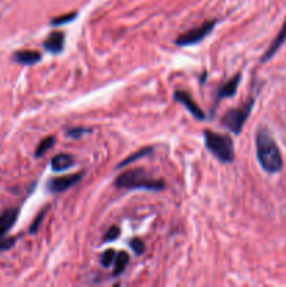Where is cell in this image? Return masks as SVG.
<instances>
[{"label":"cell","instance_id":"1","mask_svg":"<svg viewBox=\"0 0 286 287\" xmlns=\"http://www.w3.org/2000/svg\"><path fill=\"white\" fill-rule=\"evenodd\" d=\"M256 149H257V158L260 164L269 174H276L282 170L283 160L276 146L274 137L267 129H260L256 135Z\"/></svg>","mask_w":286,"mask_h":287},{"label":"cell","instance_id":"2","mask_svg":"<svg viewBox=\"0 0 286 287\" xmlns=\"http://www.w3.org/2000/svg\"><path fill=\"white\" fill-rule=\"evenodd\" d=\"M115 187L123 189H146V191H163L166 188L162 180L149 176L146 171L142 168H135L122 172L115 180Z\"/></svg>","mask_w":286,"mask_h":287},{"label":"cell","instance_id":"3","mask_svg":"<svg viewBox=\"0 0 286 287\" xmlns=\"http://www.w3.org/2000/svg\"><path fill=\"white\" fill-rule=\"evenodd\" d=\"M205 145L209 150L212 156L222 161V163H232L234 160V146L232 139L222 133H216L212 130H205L204 132Z\"/></svg>","mask_w":286,"mask_h":287},{"label":"cell","instance_id":"4","mask_svg":"<svg viewBox=\"0 0 286 287\" xmlns=\"http://www.w3.org/2000/svg\"><path fill=\"white\" fill-rule=\"evenodd\" d=\"M254 98L244 102L243 105L236 108V110H229L222 118V125L225 128H228L230 132H233L234 135H240V132L244 126L245 121L248 119L250 114H251L252 108H254Z\"/></svg>","mask_w":286,"mask_h":287},{"label":"cell","instance_id":"5","mask_svg":"<svg viewBox=\"0 0 286 287\" xmlns=\"http://www.w3.org/2000/svg\"><path fill=\"white\" fill-rule=\"evenodd\" d=\"M217 24V20H212V21H206L202 25H199L197 28L189 29L187 32H184L181 35L175 40V44L180 47H189V45H195L202 40H205L206 37L209 35L210 32L213 31L215 25Z\"/></svg>","mask_w":286,"mask_h":287},{"label":"cell","instance_id":"6","mask_svg":"<svg viewBox=\"0 0 286 287\" xmlns=\"http://www.w3.org/2000/svg\"><path fill=\"white\" fill-rule=\"evenodd\" d=\"M82 178L83 172H77V174H73V175L56 176V178H52V180L48 181V189H49L51 192H55V194L65 192V191H68V189L73 187V185H76L77 182L80 181Z\"/></svg>","mask_w":286,"mask_h":287},{"label":"cell","instance_id":"7","mask_svg":"<svg viewBox=\"0 0 286 287\" xmlns=\"http://www.w3.org/2000/svg\"><path fill=\"white\" fill-rule=\"evenodd\" d=\"M174 100L185 106L188 111L191 112V115H193V117H195L197 119H199V121H204L205 119L204 111L201 110V106H199L198 104L194 101L193 97H191L187 91H181V90H180V91H175Z\"/></svg>","mask_w":286,"mask_h":287},{"label":"cell","instance_id":"8","mask_svg":"<svg viewBox=\"0 0 286 287\" xmlns=\"http://www.w3.org/2000/svg\"><path fill=\"white\" fill-rule=\"evenodd\" d=\"M286 41V20L283 25H282V28L280 31L278 32V35L275 37V40L272 41V44L269 45V48L267 49V52L264 53V56L261 58V62H267L269 59H272L276 55V52L279 51V48L285 44Z\"/></svg>","mask_w":286,"mask_h":287},{"label":"cell","instance_id":"9","mask_svg":"<svg viewBox=\"0 0 286 287\" xmlns=\"http://www.w3.org/2000/svg\"><path fill=\"white\" fill-rule=\"evenodd\" d=\"M18 217V209H7L0 216V240L7 234V231L14 226Z\"/></svg>","mask_w":286,"mask_h":287},{"label":"cell","instance_id":"10","mask_svg":"<svg viewBox=\"0 0 286 287\" xmlns=\"http://www.w3.org/2000/svg\"><path fill=\"white\" fill-rule=\"evenodd\" d=\"M65 47V34L60 31L52 32L44 42V48L52 53H59L63 51Z\"/></svg>","mask_w":286,"mask_h":287},{"label":"cell","instance_id":"11","mask_svg":"<svg viewBox=\"0 0 286 287\" xmlns=\"http://www.w3.org/2000/svg\"><path fill=\"white\" fill-rule=\"evenodd\" d=\"M240 80H241V76H240V75H236V76L232 77L228 83H225L222 87H220V90L217 91L216 101H220L223 100V98H229V97H233L234 94L237 93Z\"/></svg>","mask_w":286,"mask_h":287},{"label":"cell","instance_id":"12","mask_svg":"<svg viewBox=\"0 0 286 287\" xmlns=\"http://www.w3.org/2000/svg\"><path fill=\"white\" fill-rule=\"evenodd\" d=\"M75 164V157L70 156V154H66V153H60V154H56L55 157L51 160V165L55 171H65L69 170L70 167H73Z\"/></svg>","mask_w":286,"mask_h":287},{"label":"cell","instance_id":"13","mask_svg":"<svg viewBox=\"0 0 286 287\" xmlns=\"http://www.w3.org/2000/svg\"><path fill=\"white\" fill-rule=\"evenodd\" d=\"M41 53L37 51H17L13 55V59L21 65H35L41 60Z\"/></svg>","mask_w":286,"mask_h":287},{"label":"cell","instance_id":"14","mask_svg":"<svg viewBox=\"0 0 286 287\" xmlns=\"http://www.w3.org/2000/svg\"><path fill=\"white\" fill-rule=\"evenodd\" d=\"M128 262H129V255L126 252H119L117 254V258L114 261V276H119L122 273L123 270L126 269V266H128Z\"/></svg>","mask_w":286,"mask_h":287},{"label":"cell","instance_id":"15","mask_svg":"<svg viewBox=\"0 0 286 287\" xmlns=\"http://www.w3.org/2000/svg\"><path fill=\"white\" fill-rule=\"evenodd\" d=\"M150 153H152V147H145V149H140L139 152H136L135 154H132V156H129L128 158H125L123 161H121V163L118 164V168L125 167V165H128V164H132L134 161H136V160H139V158H142V157H146V156H149Z\"/></svg>","mask_w":286,"mask_h":287},{"label":"cell","instance_id":"16","mask_svg":"<svg viewBox=\"0 0 286 287\" xmlns=\"http://www.w3.org/2000/svg\"><path fill=\"white\" fill-rule=\"evenodd\" d=\"M53 145H55V137H53V136H48L45 139H42L41 143L35 149V157H41V156H44L49 149H52Z\"/></svg>","mask_w":286,"mask_h":287},{"label":"cell","instance_id":"17","mask_svg":"<svg viewBox=\"0 0 286 287\" xmlns=\"http://www.w3.org/2000/svg\"><path fill=\"white\" fill-rule=\"evenodd\" d=\"M115 258H117V254H115V251H114V249H107V251L101 255L100 261H101V265H103L104 268H110V266L114 264Z\"/></svg>","mask_w":286,"mask_h":287},{"label":"cell","instance_id":"18","mask_svg":"<svg viewBox=\"0 0 286 287\" xmlns=\"http://www.w3.org/2000/svg\"><path fill=\"white\" fill-rule=\"evenodd\" d=\"M77 13H70V14H65V16H60V17H56L53 18L51 24L52 25H62V24H66V23H70V21H73L75 18H76Z\"/></svg>","mask_w":286,"mask_h":287},{"label":"cell","instance_id":"19","mask_svg":"<svg viewBox=\"0 0 286 287\" xmlns=\"http://www.w3.org/2000/svg\"><path fill=\"white\" fill-rule=\"evenodd\" d=\"M129 245L134 249L136 255H140V254H143V251H145V244L139 238H134V240L129 241Z\"/></svg>","mask_w":286,"mask_h":287},{"label":"cell","instance_id":"20","mask_svg":"<svg viewBox=\"0 0 286 287\" xmlns=\"http://www.w3.org/2000/svg\"><path fill=\"white\" fill-rule=\"evenodd\" d=\"M86 133H88V129H86V128H73V129H69L66 132V135L72 139H79Z\"/></svg>","mask_w":286,"mask_h":287},{"label":"cell","instance_id":"21","mask_svg":"<svg viewBox=\"0 0 286 287\" xmlns=\"http://www.w3.org/2000/svg\"><path fill=\"white\" fill-rule=\"evenodd\" d=\"M118 235H119V229H118L117 226H112L111 229L105 233L104 241L105 242H108V241H114L115 238H118Z\"/></svg>","mask_w":286,"mask_h":287},{"label":"cell","instance_id":"22","mask_svg":"<svg viewBox=\"0 0 286 287\" xmlns=\"http://www.w3.org/2000/svg\"><path fill=\"white\" fill-rule=\"evenodd\" d=\"M14 245V238H6V240H0V251H5V249H9L10 246Z\"/></svg>","mask_w":286,"mask_h":287},{"label":"cell","instance_id":"23","mask_svg":"<svg viewBox=\"0 0 286 287\" xmlns=\"http://www.w3.org/2000/svg\"><path fill=\"white\" fill-rule=\"evenodd\" d=\"M45 213H47V210L41 211V213L38 214V217L35 219V222L33 223V226L29 227V233H35V230L38 229V226H40V223H41V219H44V216H45Z\"/></svg>","mask_w":286,"mask_h":287}]
</instances>
